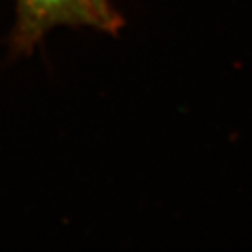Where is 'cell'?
Masks as SVG:
<instances>
[{
	"mask_svg": "<svg viewBox=\"0 0 252 252\" xmlns=\"http://www.w3.org/2000/svg\"><path fill=\"white\" fill-rule=\"evenodd\" d=\"M56 25H87L117 30L118 17L108 0H20V34L33 41Z\"/></svg>",
	"mask_w": 252,
	"mask_h": 252,
	"instance_id": "1",
	"label": "cell"
}]
</instances>
